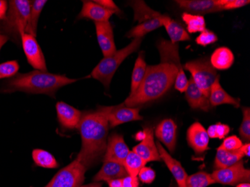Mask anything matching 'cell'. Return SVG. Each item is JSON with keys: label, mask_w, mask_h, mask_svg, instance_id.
Returning a JSON list of instances; mask_svg holds the SVG:
<instances>
[{"label": "cell", "mask_w": 250, "mask_h": 187, "mask_svg": "<svg viewBox=\"0 0 250 187\" xmlns=\"http://www.w3.org/2000/svg\"><path fill=\"white\" fill-rule=\"evenodd\" d=\"M109 126L104 106L81 117L77 128L82 138V148L77 159L85 168L93 165L105 154Z\"/></svg>", "instance_id": "6da1fadb"}, {"label": "cell", "mask_w": 250, "mask_h": 187, "mask_svg": "<svg viewBox=\"0 0 250 187\" xmlns=\"http://www.w3.org/2000/svg\"><path fill=\"white\" fill-rule=\"evenodd\" d=\"M178 71L175 64L164 62L157 65L147 66L140 87L129 95L124 105L133 108L161 98L173 85Z\"/></svg>", "instance_id": "7a4b0ae2"}, {"label": "cell", "mask_w": 250, "mask_h": 187, "mask_svg": "<svg viewBox=\"0 0 250 187\" xmlns=\"http://www.w3.org/2000/svg\"><path fill=\"white\" fill-rule=\"evenodd\" d=\"M76 81L77 80L68 78L64 75L35 70L11 77L6 82L2 91L4 93L22 91L29 94H43L55 98L56 91L60 88Z\"/></svg>", "instance_id": "3957f363"}, {"label": "cell", "mask_w": 250, "mask_h": 187, "mask_svg": "<svg viewBox=\"0 0 250 187\" xmlns=\"http://www.w3.org/2000/svg\"><path fill=\"white\" fill-rule=\"evenodd\" d=\"M31 1L12 0L8 2L6 16L0 21V32L14 40L21 41L26 32L30 13Z\"/></svg>", "instance_id": "277c9868"}, {"label": "cell", "mask_w": 250, "mask_h": 187, "mask_svg": "<svg viewBox=\"0 0 250 187\" xmlns=\"http://www.w3.org/2000/svg\"><path fill=\"white\" fill-rule=\"evenodd\" d=\"M142 41L143 39L141 38L134 39L125 48L116 51L112 56L104 58L93 69L91 74L92 78L101 82L106 88H109L112 77L116 74L119 66L125 59H127L130 54L138 50Z\"/></svg>", "instance_id": "5b68a950"}, {"label": "cell", "mask_w": 250, "mask_h": 187, "mask_svg": "<svg viewBox=\"0 0 250 187\" xmlns=\"http://www.w3.org/2000/svg\"><path fill=\"white\" fill-rule=\"evenodd\" d=\"M185 68L191 74L196 86L204 95L209 98L210 87L218 77L217 71L207 60H199L189 62L185 64Z\"/></svg>", "instance_id": "8992f818"}, {"label": "cell", "mask_w": 250, "mask_h": 187, "mask_svg": "<svg viewBox=\"0 0 250 187\" xmlns=\"http://www.w3.org/2000/svg\"><path fill=\"white\" fill-rule=\"evenodd\" d=\"M87 168L77 159L55 174L45 187H80L85 181Z\"/></svg>", "instance_id": "52a82bcc"}, {"label": "cell", "mask_w": 250, "mask_h": 187, "mask_svg": "<svg viewBox=\"0 0 250 187\" xmlns=\"http://www.w3.org/2000/svg\"><path fill=\"white\" fill-rule=\"evenodd\" d=\"M215 183L224 185L235 186L250 181V169L244 168L242 160L228 168L215 170L211 174Z\"/></svg>", "instance_id": "ba28073f"}, {"label": "cell", "mask_w": 250, "mask_h": 187, "mask_svg": "<svg viewBox=\"0 0 250 187\" xmlns=\"http://www.w3.org/2000/svg\"><path fill=\"white\" fill-rule=\"evenodd\" d=\"M21 43L29 64L38 71H47L44 56L36 37L23 33L21 36Z\"/></svg>", "instance_id": "9c48e42d"}, {"label": "cell", "mask_w": 250, "mask_h": 187, "mask_svg": "<svg viewBox=\"0 0 250 187\" xmlns=\"http://www.w3.org/2000/svg\"><path fill=\"white\" fill-rule=\"evenodd\" d=\"M106 117L110 127L133 121L143 120L139 108L127 107L124 104L119 106L106 107Z\"/></svg>", "instance_id": "30bf717a"}, {"label": "cell", "mask_w": 250, "mask_h": 187, "mask_svg": "<svg viewBox=\"0 0 250 187\" xmlns=\"http://www.w3.org/2000/svg\"><path fill=\"white\" fill-rule=\"evenodd\" d=\"M129 152L130 150L125 143L123 136L115 133L108 139L104 162H115L124 164Z\"/></svg>", "instance_id": "8fae6325"}, {"label": "cell", "mask_w": 250, "mask_h": 187, "mask_svg": "<svg viewBox=\"0 0 250 187\" xmlns=\"http://www.w3.org/2000/svg\"><path fill=\"white\" fill-rule=\"evenodd\" d=\"M97 39L101 47V51L104 57L112 56L114 54L116 50L115 43L114 35L110 22H95Z\"/></svg>", "instance_id": "7c38bea8"}, {"label": "cell", "mask_w": 250, "mask_h": 187, "mask_svg": "<svg viewBox=\"0 0 250 187\" xmlns=\"http://www.w3.org/2000/svg\"><path fill=\"white\" fill-rule=\"evenodd\" d=\"M144 137L142 143L133 147V151L138 154L146 163L151 161H160L161 160L158 150L154 140L152 128L145 129Z\"/></svg>", "instance_id": "4fadbf2b"}, {"label": "cell", "mask_w": 250, "mask_h": 187, "mask_svg": "<svg viewBox=\"0 0 250 187\" xmlns=\"http://www.w3.org/2000/svg\"><path fill=\"white\" fill-rule=\"evenodd\" d=\"M180 8L191 15H201L223 11L217 0H180L176 1Z\"/></svg>", "instance_id": "5bb4252c"}, {"label": "cell", "mask_w": 250, "mask_h": 187, "mask_svg": "<svg viewBox=\"0 0 250 187\" xmlns=\"http://www.w3.org/2000/svg\"><path fill=\"white\" fill-rule=\"evenodd\" d=\"M188 142L196 154H202L208 150L209 138L207 130L199 122L192 124L188 130Z\"/></svg>", "instance_id": "9a60e30c"}, {"label": "cell", "mask_w": 250, "mask_h": 187, "mask_svg": "<svg viewBox=\"0 0 250 187\" xmlns=\"http://www.w3.org/2000/svg\"><path fill=\"white\" fill-rule=\"evenodd\" d=\"M156 145H157V150L161 159L164 160L166 165L172 173L178 184V187H186V180L188 175L185 168L181 166V163L170 155L160 142H157Z\"/></svg>", "instance_id": "2e32d148"}, {"label": "cell", "mask_w": 250, "mask_h": 187, "mask_svg": "<svg viewBox=\"0 0 250 187\" xmlns=\"http://www.w3.org/2000/svg\"><path fill=\"white\" fill-rule=\"evenodd\" d=\"M155 135L169 152L173 153L176 145L177 125L172 119H165L157 125Z\"/></svg>", "instance_id": "e0dca14e"}, {"label": "cell", "mask_w": 250, "mask_h": 187, "mask_svg": "<svg viewBox=\"0 0 250 187\" xmlns=\"http://www.w3.org/2000/svg\"><path fill=\"white\" fill-rule=\"evenodd\" d=\"M82 10L79 14L77 19L83 18L92 20L95 22H108L109 18L114 15V12L106 9L98 5L95 1H83Z\"/></svg>", "instance_id": "ac0fdd59"}, {"label": "cell", "mask_w": 250, "mask_h": 187, "mask_svg": "<svg viewBox=\"0 0 250 187\" xmlns=\"http://www.w3.org/2000/svg\"><path fill=\"white\" fill-rule=\"evenodd\" d=\"M56 112L60 123L63 127L71 130L78 126L82 117L81 111L65 103L58 102L56 104Z\"/></svg>", "instance_id": "d6986e66"}, {"label": "cell", "mask_w": 250, "mask_h": 187, "mask_svg": "<svg viewBox=\"0 0 250 187\" xmlns=\"http://www.w3.org/2000/svg\"><path fill=\"white\" fill-rule=\"evenodd\" d=\"M185 97L192 109H202L205 112H208L210 109L209 98L204 95L200 89L196 86L192 78L189 79L188 88L185 91Z\"/></svg>", "instance_id": "ffe728a7"}, {"label": "cell", "mask_w": 250, "mask_h": 187, "mask_svg": "<svg viewBox=\"0 0 250 187\" xmlns=\"http://www.w3.org/2000/svg\"><path fill=\"white\" fill-rule=\"evenodd\" d=\"M127 175L128 174L123 164L115 162H104L103 166L95 175L93 182H108L112 180L122 179Z\"/></svg>", "instance_id": "44dd1931"}, {"label": "cell", "mask_w": 250, "mask_h": 187, "mask_svg": "<svg viewBox=\"0 0 250 187\" xmlns=\"http://www.w3.org/2000/svg\"><path fill=\"white\" fill-rule=\"evenodd\" d=\"M208 98L210 106H220L223 104H229L234 106V107L238 108L241 103L239 99L233 98L223 89L220 83L219 76L210 87Z\"/></svg>", "instance_id": "7402d4cb"}, {"label": "cell", "mask_w": 250, "mask_h": 187, "mask_svg": "<svg viewBox=\"0 0 250 187\" xmlns=\"http://www.w3.org/2000/svg\"><path fill=\"white\" fill-rule=\"evenodd\" d=\"M161 22L169 36L170 42L172 43H177V42H185L190 39L189 34L185 27L167 15H162Z\"/></svg>", "instance_id": "603a6c76"}, {"label": "cell", "mask_w": 250, "mask_h": 187, "mask_svg": "<svg viewBox=\"0 0 250 187\" xmlns=\"http://www.w3.org/2000/svg\"><path fill=\"white\" fill-rule=\"evenodd\" d=\"M244 157V154L241 148L230 151L225 150L220 146L217 148V154L215 157L214 167L217 169L228 168L242 160Z\"/></svg>", "instance_id": "cb8c5ba5"}, {"label": "cell", "mask_w": 250, "mask_h": 187, "mask_svg": "<svg viewBox=\"0 0 250 187\" xmlns=\"http://www.w3.org/2000/svg\"><path fill=\"white\" fill-rule=\"evenodd\" d=\"M234 56L228 47H220L215 50L210 56V64L216 70H227L232 65Z\"/></svg>", "instance_id": "d4e9b609"}, {"label": "cell", "mask_w": 250, "mask_h": 187, "mask_svg": "<svg viewBox=\"0 0 250 187\" xmlns=\"http://www.w3.org/2000/svg\"><path fill=\"white\" fill-rule=\"evenodd\" d=\"M161 18H162V15L157 18H152L141 22L133 28L131 30L129 31L126 35V37L133 39L137 38L143 39V36H146V34L149 33L163 26Z\"/></svg>", "instance_id": "484cf974"}, {"label": "cell", "mask_w": 250, "mask_h": 187, "mask_svg": "<svg viewBox=\"0 0 250 187\" xmlns=\"http://www.w3.org/2000/svg\"><path fill=\"white\" fill-rule=\"evenodd\" d=\"M46 0H34L31 1L30 13L27 28L25 33L30 34L34 37L37 36L38 22L43 7L47 3Z\"/></svg>", "instance_id": "4316f807"}, {"label": "cell", "mask_w": 250, "mask_h": 187, "mask_svg": "<svg viewBox=\"0 0 250 187\" xmlns=\"http://www.w3.org/2000/svg\"><path fill=\"white\" fill-rule=\"evenodd\" d=\"M146 68H147V65L145 61L144 53L140 52L138 58L136 59L133 74H132L131 89H130V95L133 94L140 87L146 75Z\"/></svg>", "instance_id": "83f0119b"}, {"label": "cell", "mask_w": 250, "mask_h": 187, "mask_svg": "<svg viewBox=\"0 0 250 187\" xmlns=\"http://www.w3.org/2000/svg\"><path fill=\"white\" fill-rule=\"evenodd\" d=\"M146 163H147L144 161L142 157L132 150L129 152L128 155L124 162L123 165L128 175L136 178L138 176L139 172L143 167H145Z\"/></svg>", "instance_id": "f1b7e54d"}, {"label": "cell", "mask_w": 250, "mask_h": 187, "mask_svg": "<svg viewBox=\"0 0 250 187\" xmlns=\"http://www.w3.org/2000/svg\"><path fill=\"white\" fill-rule=\"evenodd\" d=\"M130 5L134 10V20L139 21L140 23L152 18H157L161 15L147 7L143 1H135Z\"/></svg>", "instance_id": "f546056e"}, {"label": "cell", "mask_w": 250, "mask_h": 187, "mask_svg": "<svg viewBox=\"0 0 250 187\" xmlns=\"http://www.w3.org/2000/svg\"><path fill=\"white\" fill-rule=\"evenodd\" d=\"M32 158L36 165L46 168H56L59 166L56 158L50 154L42 149H35L32 151Z\"/></svg>", "instance_id": "4dcf8cb0"}, {"label": "cell", "mask_w": 250, "mask_h": 187, "mask_svg": "<svg viewBox=\"0 0 250 187\" xmlns=\"http://www.w3.org/2000/svg\"><path fill=\"white\" fill-rule=\"evenodd\" d=\"M182 20L186 23L188 32L189 33L202 32L206 29V20L203 16L185 12L182 15Z\"/></svg>", "instance_id": "1f68e13d"}, {"label": "cell", "mask_w": 250, "mask_h": 187, "mask_svg": "<svg viewBox=\"0 0 250 187\" xmlns=\"http://www.w3.org/2000/svg\"><path fill=\"white\" fill-rule=\"evenodd\" d=\"M215 184L211 174L205 171H199L188 176L186 180V187H207Z\"/></svg>", "instance_id": "d6a6232c"}, {"label": "cell", "mask_w": 250, "mask_h": 187, "mask_svg": "<svg viewBox=\"0 0 250 187\" xmlns=\"http://www.w3.org/2000/svg\"><path fill=\"white\" fill-rule=\"evenodd\" d=\"M19 64L15 60L0 64V79H10L15 77L19 71Z\"/></svg>", "instance_id": "836d02e7"}, {"label": "cell", "mask_w": 250, "mask_h": 187, "mask_svg": "<svg viewBox=\"0 0 250 187\" xmlns=\"http://www.w3.org/2000/svg\"><path fill=\"white\" fill-rule=\"evenodd\" d=\"M230 127L227 125L217 123L216 125H210L207 130V133L209 138L211 139H224L229 133Z\"/></svg>", "instance_id": "e575fe53"}, {"label": "cell", "mask_w": 250, "mask_h": 187, "mask_svg": "<svg viewBox=\"0 0 250 187\" xmlns=\"http://www.w3.org/2000/svg\"><path fill=\"white\" fill-rule=\"evenodd\" d=\"M244 119L240 127L239 133L243 139L250 140V110L249 107L243 108Z\"/></svg>", "instance_id": "d590c367"}, {"label": "cell", "mask_w": 250, "mask_h": 187, "mask_svg": "<svg viewBox=\"0 0 250 187\" xmlns=\"http://www.w3.org/2000/svg\"><path fill=\"white\" fill-rule=\"evenodd\" d=\"M218 38L211 31L206 30L201 32L200 35L196 38V42L201 46H206L217 42Z\"/></svg>", "instance_id": "8d00e7d4"}, {"label": "cell", "mask_w": 250, "mask_h": 187, "mask_svg": "<svg viewBox=\"0 0 250 187\" xmlns=\"http://www.w3.org/2000/svg\"><path fill=\"white\" fill-rule=\"evenodd\" d=\"M219 5L223 10L240 8L250 4V0H217Z\"/></svg>", "instance_id": "74e56055"}, {"label": "cell", "mask_w": 250, "mask_h": 187, "mask_svg": "<svg viewBox=\"0 0 250 187\" xmlns=\"http://www.w3.org/2000/svg\"><path fill=\"white\" fill-rule=\"evenodd\" d=\"M243 143L241 139L236 136H231L229 137L226 138L223 141V144L220 147L226 150H237L242 147Z\"/></svg>", "instance_id": "f35d334b"}, {"label": "cell", "mask_w": 250, "mask_h": 187, "mask_svg": "<svg viewBox=\"0 0 250 187\" xmlns=\"http://www.w3.org/2000/svg\"><path fill=\"white\" fill-rule=\"evenodd\" d=\"M138 176L142 182L150 184L155 179V171L150 167H143L139 172Z\"/></svg>", "instance_id": "ab89813d"}, {"label": "cell", "mask_w": 250, "mask_h": 187, "mask_svg": "<svg viewBox=\"0 0 250 187\" xmlns=\"http://www.w3.org/2000/svg\"><path fill=\"white\" fill-rule=\"evenodd\" d=\"M188 83L189 80L187 78L185 72L178 73L175 80V89L178 90L180 92H185L188 88Z\"/></svg>", "instance_id": "60d3db41"}, {"label": "cell", "mask_w": 250, "mask_h": 187, "mask_svg": "<svg viewBox=\"0 0 250 187\" xmlns=\"http://www.w3.org/2000/svg\"><path fill=\"white\" fill-rule=\"evenodd\" d=\"M95 2L98 3V5H101V6L106 8V9L114 12L115 14L121 13L120 9L118 8L117 5H116L115 2L112 1V0H97V1H95Z\"/></svg>", "instance_id": "b9f144b4"}, {"label": "cell", "mask_w": 250, "mask_h": 187, "mask_svg": "<svg viewBox=\"0 0 250 187\" xmlns=\"http://www.w3.org/2000/svg\"><path fill=\"white\" fill-rule=\"evenodd\" d=\"M122 184L124 187H139L140 185V181L138 178L136 177H131L130 175L122 178Z\"/></svg>", "instance_id": "7bdbcfd3"}, {"label": "cell", "mask_w": 250, "mask_h": 187, "mask_svg": "<svg viewBox=\"0 0 250 187\" xmlns=\"http://www.w3.org/2000/svg\"><path fill=\"white\" fill-rule=\"evenodd\" d=\"M8 8V2L5 0H0V21H3L6 16Z\"/></svg>", "instance_id": "ee69618b"}, {"label": "cell", "mask_w": 250, "mask_h": 187, "mask_svg": "<svg viewBox=\"0 0 250 187\" xmlns=\"http://www.w3.org/2000/svg\"><path fill=\"white\" fill-rule=\"evenodd\" d=\"M109 187H124L122 184V179H114L108 181Z\"/></svg>", "instance_id": "f6af8a7d"}, {"label": "cell", "mask_w": 250, "mask_h": 187, "mask_svg": "<svg viewBox=\"0 0 250 187\" xmlns=\"http://www.w3.org/2000/svg\"><path fill=\"white\" fill-rule=\"evenodd\" d=\"M243 153H244V156H247V157H250V143H247V144L242 145L241 147Z\"/></svg>", "instance_id": "bcb514c9"}, {"label": "cell", "mask_w": 250, "mask_h": 187, "mask_svg": "<svg viewBox=\"0 0 250 187\" xmlns=\"http://www.w3.org/2000/svg\"><path fill=\"white\" fill-rule=\"evenodd\" d=\"M9 38L8 36H5L4 34L0 33V50L2 49V46H4L5 43L8 42Z\"/></svg>", "instance_id": "7dc6e473"}, {"label": "cell", "mask_w": 250, "mask_h": 187, "mask_svg": "<svg viewBox=\"0 0 250 187\" xmlns=\"http://www.w3.org/2000/svg\"><path fill=\"white\" fill-rule=\"evenodd\" d=\"M80 187H102V183L93 182L92 184H87V185L81 186Z\"/></svg>", "instance_id": "c3c4849f"}, {"label": "cell", "mask_w": 250, "mask_h": 187, "mask_svg": "<svg viewBox=\"0 0 250 187\" xmlns=\"http://www.w3.org/2000/svg\"><path fill=\"white\" fill-rule=\"evenodd\" d=\"M236 187H250V183H241V184H237Z\"/></svg>", "instance_id": "681fc988"}, {"label": "cell", "mask_w": 250, "mask_h": 187, "mask_svg": "<svg viewBox=\"0 0 250 187\" xmlns=\"http://www.w3.org/2000/svg\"><path fill=\"white\" fill-rule=\"evenodd\" d=\"M0 33H1V32H0ZM1 34H2V33H1Z\"/></svg>", "instance_id": "f907efd6"}]
</instances>
